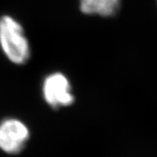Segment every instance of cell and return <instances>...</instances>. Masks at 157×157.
I'll return each mask as SVG.
<instances>
[{
	"instance_id": "3",
	"label": "cell",
	"mask_w": 157,
	"mask_h": 157,
	"mask_svg": "<svg viewBox=\"0 0 157 157\" xmlns=\"http://www.w3.org/2000/svg\"><path fill=\"white\" fill-rule=\"evenodd\" d=\"M27 127L17 119H6L0 123V148L11 155L22 151L29 139Z\"/></svg>"
},
{
	"instance_id": "4",
	"label": "cell",
	"mask_w": 157,
	"mask_h": 157,
	"mask_svg": "<svg viewBox=\"0 0 157 157\" xmlns=\"http://www.w3.org/2000/svg\"><path fill=\"white\" fill-rule=\"evenodd\" d=\"M121 7V0H79V10L86 15L112 17Z\"/></svg>"
},
{
	"instance_id": "1",
	"label": "cell",
	"mask_w": 157,
	"mask_h": 157,
	"mask_svg": "<svg viewBox=\"0 0 157 157\" xmlns=\"http://www.w3.org/2000/svg\"><path fill=\"white\" fill-rule=\"evenodd\" d=\"M0 47L13 64L24 65L31 57V47L21 24L14 17H0Z\"/></svg>"
},
{
	"instance_id": "2",
	"label": "cell",
	"mask_w": 157,
	"mask_h": 157,
	"mask_svg": "<svg viewBox=\"0 0 157 157\" xmlns=\"http://www.w3.org/2000/svg\"><path fill=\"white\" fill-rule=\"evenodd\" d=\"M42 94L45 102L55 109L71 106L75 100L69 79L60 72L51 73L45 77L42 85Z\"/></svg>"
}]
</instances>
